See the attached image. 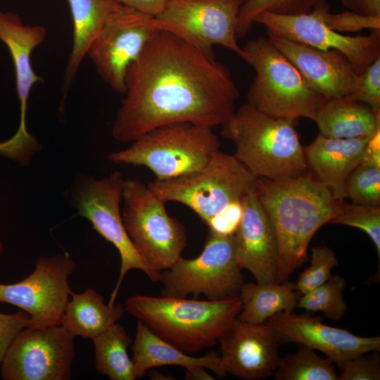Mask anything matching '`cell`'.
<instances>
[{
	"mask_svg": "<svg viewBox=\"0 0 380 380\" xmlns=\"http://www.w3.org/2000/svg\"><path fill=\"white\" fill-rule=\"evenodd\" d=\"M125 84L112 126L113 138L123 143L172 123L222 125L235 112L239 96L224 64L163 30L129 65Z\"/></svg>",
	"mask_w": 380,
	"mask_h": 380,
	"instance_id": "6da1fadb",
	"label": "cell"
},
{
	"mask_svg": "<svg viewBox=\"0 0 380 380\" xmlns=\"http://www.w3.org/2000/svg\"><path fill=\"white\" fill-rule=\"evenodd\" d=\"M255 191L277 239L276 282L281 283L305 262L312 238L340 213L344 203L308 172L279 179L259 177Z\"/></svg>",
	"mask_w": 380,
	"mask_h": 380,
	"instance_id": "7a4b0ae2",
	"label": "cell"
},
{
	"mask_svg": "<svg viewBox=\"0 0 380 380\" xmlns=\"http://www.w3.org/2000/svg\"><path fill=\"white\" fill-rule=\"evenodd\" d=\"M125 305L158 336L191 355L215 346L242 308L239 296L198 300L134 295Z\"/></svg>",
	"mask_w": 380,
	"mask_h": 380,
	"instance_id": "3957f363",
	"label": "cell"
},
{
	"mask_svg": "<svg viewBox=\"0 0 380 380\" xmlns=\"http://www.w3.org/2000/svg\"><path fill=\"white\" fill-rule=\"evenodd\" d=\"M296 121L269 115L246 103L221 125V135L234 143V156L257 178L293 177L308 169Z\"/></svg>",
	"mask_w": 380,
	"mask_h": 380,
	"instance_id": "277c9868",
	"label": "cell"
},
{
	"mask_svg": "<svg viewBox=\"0 0 380 380\" xmlns=\"http://www.w3.org/2000/svg\"><path fill=\"white\" fill-rule=\"evenodd\" d=\"M239 57L255 71L247 103L262 113L279 118L313 120L328 100L308 85L268 37L260 36L248 41Z\"/></svg>",
	"mask_w": 380,
	"mask_h": 380,
	"instance_id": "5b68a950",
	"label": "cell"
},
{
	"mask_svg": "<svg viewBox=\"0 0 380 380\" xmlns=\"http://www.w3.org/2000/svg\"><path fill=\"white\" fill-rule=\"evenodd\" d=\"M127 148L109 153L115 164L144 166L164 180L203 167L220 142L213 128L190 122H176L154 128L131 142Z\"/></svg>",
	"mask_w": 380,
	"mask_h": 380,
	"instance_id": "8992f818",
	"label": "cell"
},
{
	"mask_svg": "<svg viewBox=\"0 0 380 380\" xmlns=\"http://www.w3.org/2000/svg\"><path fill=\"white\" fill-rule=\"evenodd\" d=\"M125 182L118 171L102 179L80 174L64 194L77 214L88 220L92 228L112 243L120 254V274L108 303L110 305L115 304L124 278L131 270L142 271L152 281L160 279V272L146 261L125 228L120 211Z\"/></svg>",
	"mask_w": 380,
	"mask_h": 380,
	"instance_id": "52a82bcc",
	"label": "cell"
},
{
	"mask_svg": "<svg viewBox=\"0 0 380 380\" xmlns=\"http://www.w3.org/2000/svg\"><path fill=\"white\" fill-rule=\"evenodd\" d=\"M257 177L235 156L218 151L201 169L147 184L165 203H182L205 223L234 202H242Z\"/></svg>",
	"mask_w": 380,
	"mask_h": 380,
	"instance_id": "ba28073f",
	"label": "cell"
},
{
	"mask_svg": "<svg viewBox=\"0 0 380 380\" xmlns=\"http://www.w3.org/2000/svg\"><path fill=\"white\" fill-rule=\"evenodd\" d=\"M122 217L133 244L156 271L170 268L186 247L183 224L170 217L165 202L141 181L125 182Z\"/></svg>",
	"mask_w": 380,
	"mask_h": 380,
	"instance_id": "9c48e42d",
	"label": "cell"
},
{
	"mask_svg": "<svg viewBox=\"0 0 380 380\" xmlns=\"http://www.w3.org/2000/svg\"><path fill=\"white\" fill-rule=\"evenodd\" d=\"M161 295L194 298L203 295L208 300L239 296L244 283L237 260L234 235L208 231L202 252L196 258L182 256L160 272Z\"/></svg>",
	"mask_w": 380,
	"mask_h": 380,
	"instance_id": "30bf717a",
	"label": "cell"
},
{
	"mask_svg": "<svg viewBox=\"0 0 380 380\" xmlns=\"http://www.w3.org/2000/svg\"><path fill=\"white\" fill-rule=\"evenodd\" d=\"M246 0H169L156 18L168 31L215 58L213 47L224 46L240 56L236 27Z\"/></svg>",
	"mask_w": 380,
	"mask_h": 380,
	"instance_id": "8fae6325",
	"label": "cell"
},
{
	"mask_svg": "<svg viewBox=\"0 0 380 380\" xmlns=\"http://www.w3.org/2000/svg\"><path fill=\"white\" fill-rule=\"evenodd\" d=\"M46 36L44 26L25 25L18 15L0 11V41L6 45L12 58L20 103L18 129L11 137L0 141V155L23 166L31 164L33 156L42 149L40 143L27 131L26 118L31 90L35 84L44 82L34 72L31 56Z\"/></svg>",
	"mask_w": 380,
	"mask_h": 380,
	"instance_id": "7c38bea8",
	"label": "cell"
},
{
	"mask_svg": "<svg viewBox=\"0 0 380 380\" xmlns=\"http://www.w3.org/2000/svg\"><path fill=\"white\" fill-rule=\"evenodd\" d=\"M74 338L61 325L26 327L2 358L4 380H67L76 355Z\"/></svg>",
	"mask_w": 380,
	"mask_h": 380,
	"instance_id": "4fadbf2b",
	"label": "cell"
},
{
	"mask_svg": "<svg viewBox=\"0 0 380 380\" xmlns=\"http://www.w3.org/2000/svg\"><path fill=\"white\" fill-rule=\"evenodd\" d=\"M77 264L68 252L39 257L33 272L14 284H0V302L15 305L30 317V327L61 325L72 292L68 277Z\"/></svg>",
	"mask_w": 380,
	"mask_h": 380,
	"instance_id": "5bb4252c",
	"label": "cell"
},
{
	"mask_svg": "<svg viewBox=\"0 0 380 380\" xmlns=\"http://www.w3.org/2000/svg\"><path fill=\"white\" fill-rule=\"evenodd\" d=\"M160 30L156 17L122 5L92 42L87 56L102 80L124 94L127 68Z\"/></svg>",
	"mask_w": 380,
	"mask_h": 380,
	"instance_id": "9a60e30c",
	"label": "cell"
},
{
	"mask_svg": "<svg viewBox=\"0 0 380 380\" xmlns=\"http://www.w3.org/2000/svg\"><path fill=\"white\" fill-rule=\"evenodd\" d=\"M268 35L284 38L322 50L342 53L360 75L380 56V29L365 36L344 35L330 28L317 6L311 12L281 15L264 11L255 18Z\"/></svg>",
	"mask_w": 380,
	"mask_h": 380,
	"instance_id": "2e32d148",
	"label": "cell"
},
{
	"mask_svg": "<svg viewBox=\"0 0 380 380\" xmlns=\"http://www.w3.org/2000/svg\"><path fill=\"white\" fill-rule=\"evenodd\" d=\"M279 341L293 342L324 353L337 365L354 357L380 350V337L357 336L324 324L310 312H280L265 322Z\"/></svg>",
	"mask_w": 380,
	"mask_h": 380,
	"instance_id": "e0dca14e",
	"label": "cell"
},
{
	"mask_svg": "<svg viewBox=\"0 0 380 380\" xmlns=\"http://www.w3.org/2000/svg\"><path fill=\"white\" fill-rule=\"evenodd\" d=\"M218 342L224 372L241 379L267 378L274 373L281 358L279 340L266 322L251 323L236 318Z\"/></svg>",
	"mask_w": 380,
	"mask_h": 380,
	"instance_id": "ac0fdd59",
	"label": "cell"
},
{
	"mask_svg": "<svg viewBox=\"0 0 380 380\" xmlns=\"http://www.w3.org/2000/svg\"><path fill=\"white\" fill-rule=\"evenodd\" d=\"M272 43L299 70L308 85L327 99L346 97L357 89L358 75L336 50H322L268 35Z\"/></svg>",
	"mask_w": 380,
	"mask_h": 380,
	"instance_id": "d6986e66",
	"label": "cell"
},
{
	"mask_svg": "<svg viewBox=\"0 0 380 380\" xmlns=\"http://www.w3.org/2000/svg\"><path fill=\"white\" fill-rule=\"evenodd\" d=\"M234 239L240 268L248 270L258 284L275 283L279 258L277 239L255 188L243 201V214Z\"/></svg>",
	"mask_w": 380,
	"mask_h": 380,
	"instance_id": "ffe728a7",
	"label": "cell"
},
{
	"mask_svg": "<svg viewBox=\"0 0 380 380\" xmlns=\"http://www.w3.org/2000/svg\"><path fill=\"white\" fill-rule=\"evenodd\" d=\"M369 139H334L319 133L304 148L308 167L314 176L341 201L346 198L348 179L360 165Z\"/></svg>",
	"mask_w": 380,
	"mask_h": 380,
	"instance_id": "44dd1931",
	"label": "cell"
},
{
	"mask_svg": "<svg viewBox=\"0 0 380 380\" xmlns=\"http://www.w3.org/2000/svg\"><path fill=\"white\" fill-rule=\"evenodd\" d=\"M132 343V360L136 379L142 378L149 369L164 366H178L184 369L200 366L212 371L219 377L227 375L220 356L215 352H210L203 356L187 354L158 336L140 319H137Z\"/></svg>",
	"mask_w": 380,
	"mask_h": 380,
	"instance_id": "7402d4cb",
	"label": "cell"
},
{
	"mask_svg": "<svg viewBox=\"0 0 380 380\" xmlns=\"http://www.w3.org/2000/svg\"><path fill=\"white\" fill-rule=\"evenodd\" d=\"M72 24V46L65 70L61 107L87 51L107 23L122 6L117 0H66Z\"/></svg>",
	"mask_w": 380,
	"mask_h": 380,
	"instance_id": "603a6c76",
	"label": "cell"
},
{
	"mask_svg": "<svg viewBox=\"0 0 380 380\" xmlns=\"http://www.w3.org/2000/svg\"><path fill=\"white\" fill-rule=\"evenodd\" d=\"M313 121L329 138H370L380 130V110L347 97L328 99Z\"/></svg>",
	"mask_w": 380,
	"mask_h": 380,
	"instance_id": "cb8c5ba5",
	"label": "cell"
},
{
	"mask_svg": "<svg viewBox=\"0 0 380 380\" xmlns=\"http://www.w3.org/2000/svg\"><path fill=\"white\" fill-rule=\"evenodd\" d=\"M61 320V325L73 337L93 339L124 315L120 303L106 304L102 296L91 288L71 293Z\"/></svg>",
	"mask_w": 380,
	"mask_h": 380,
	"instance_id": "d4e9b609",
	"label": "cell"
},
{
	"mask_svg": "<svg viewBox=\"0 0 380 380\" xmlns=\"http://www.w3.org/2000/svg\"><path fill=\"white\" fill-rule=\"evenodd\" d=\"M300 296L295 283L289 280L263 284L244 282L239 293L242 308L236 318L251 323H264L278 312H293Z\"/></svg>",
	"mask_w": 380,
	"mask_h": 380,
	"instance_id": "484cf974",
	"label": "cell"
},
{
	"mask_svg": "<svg viewBox=\"0 0 380 380\" xmlns=\"http://www.w3.org/2000/svg\"><path fill=\"white\" fill-rule=\"evenodd\" d=\"M91 341L98 372L111 380L136 379L133 362L127 352L132 340L121 325H111Z\"/></svg>",
	"mask_w": 380,
	"mask_h": 380,
	"instance_id": "4316f807",
	"label": "cell"
},
{
	"mask_svg": "<svg viewBox=\"0 0 380 380\" xmlns=\"http://www.w3.org/2000/svg\"><path fill=\"white\" fill-rule=\"evenodd\" d=\"M298 345L296 352L280 358L273 373L276 380H338L330 359L318 356L306 346Z\"/></svg>",
	"mask_w": 380,
	"mask_h": 380,
	"instance_id": "83f0119b",
	"label": "cell"
},
{
	"mask_svg": "<svg viewBox=\"0 0 380 380\" xmlns=\"http://www.w3.org/2000/svg\"><path fill=\"white\" fill-rule=\"evenodd\" d=\"M346 281L338 275L332 276L323 284L303 294L297 307L308 312H322L329 319H340L348 310L343 292Z\"/></svg>",
	"mask_w": 380,
	"mask_h": 380,
	"instance_id": "f1b7e54d",
	"label": "cell"
},
{
	"mask_svg": "<svg viewBox=\"0 0 380 380\" xmlns=\"http://www.w3.org/2000/svg\"><path fill=\"white\" fill-rule=\"evenodd\" d=\"M324 2L327 0H246L239 14L237 37L246 35L253 27L255 18L264 11L281 15L308 13Z\"/></svg>",
	"mask_w": 380,
	"mask_h": 380,
	"instance_id": "f546056e",
	"label": "cell"
},
{
	"mask_svg": "<svg viewBox=\"0 0 380 380\" xmlns=\"http://www.w3.org/2000/svg\"><path fill=\"white\" fill-rule=\"evenodd\" d=\"M346 192L353 203L379 206L380 167L360 164L348 179Z\"/></svg>",
	"mask_w": 380,
	"mask_h": 380,
	"instance_id": "4dcf8cb0",
	"label": "cell"
},
{
	"mask_svg": "<svg viewBox=\"0 0 380 380\" xmlns=\"http://www.w3.org/2000/svg\"><path fill=\"white\" fill-rule=\"evenodd\" d=\"M329 223L355 227L365 232L374 242L380 258V208L356 203L343 204Z\"/></svg>",
	"mask_w": 380,
	"mask_h": 380,
	"instance_id": "1f68e13d",
	"label": "cell"
},
{
	"mask_svg": "<svg viewBox=\"0 0 380 380\" xmlns=\"http://www.w3.org/2000/svg\"><path fill=\"white\" fill-rule=\"evenodd\" d=\"M338 264L334 252L326 246L312 248L310 265L299 276L296 284L297 291L305 294L328 281L331 270Z\"/></svg>",
	"mask_w": 380,
	"mask_h": 380,
	"instance_id": "d6a6232c",
	"label": "cell"
},
{
	"mask_svg": "<svg viewBox=\"0 0 380 380\" xmlns=\"http://www.w3.org/2000/svg\"><path fill=\"white\" fill-rule=\"evenodd\" d=\"M327 25L337 32H357L363 29H380V16H366L352 11L331 14L327 2L319 4Z\"/></svg>",
	"mask_w": 380,
	"mask_h": 380,
	"instance_id": "836d02e7",
	"label": "cell"
},
{
	"mask_svg": "<svg viewBox=\"0 0 380 380\" xmlns=\"http://www.w3.org/2000/svg\"><path fill=\"white\" fill-rule=\"evenodd\" d=\"M346 97L380 110V56L360 74L357 89Z\"/></svg>",
	"mask_w": 380,
	"mask_h": 380,
	"instance_id": "e575fe53",
	"label": "cell"
},
{
	"mask_svg": "<svg viewBox=\"0 0 380 380\" xmlns=\"http://www.w3.org/2000/svg\"><path fill=\"white\" fill-rule=\"evenodd\" d=\"M358 355L338 364V380L380 379V359L377 354Z\"/></svg>",
	"mask_w": 380,
	"mask_h": 380,
	"instance_id": "d590c367",
	"label": "cell"
},
{
	"mask_svg": "<svg viewBox=\"0 0 380 380\" xmlns=\"http://www.w3.org/2000/svg\"><path fill=\"white\" fill-rule=\"evenodd\" d=\"M30 327V317L27 313L0 312V362L15 336L23 329Z\"/></svg>",
	"mask_w": 380,
	"mask_h": 380,
	"instance_id": "8d00e7d4",
	"label": "cell"
},
{
	"mask_svg": "<svg viewBox=\"0 0 380 380\" xmlns=\"http://www.w3.org/2000/svg\"><path fill=\"white\" fill-rule=\"evenodd\" d=\"M243 214V201L234 202L212 217L206 224L209 230L222 235H234Z\"/></svg>",
	"mask_w": 380,
	"mask_h": 380,
	"instance_id": "74e56055",
	"label": "cell"
},
{
	"mask_svg": "<svg viewBox=\"0 0 380 380\" xmlns=\"http://www.w3.org/2000/svg\"><path fill=\"white\" fill-rule=\"evenodd\" d=\"M138 11L156 17L165 8L169 0H117Z\"/></svg>",
	"mask_w": 380,
	"mask_h": 380,
	"instance_id": "f35d334b",
	"label": "cell"
},
{
	"mask_svg": "<svg viewBox=\"0 0 380 380\" xmlns=\"http://www.w3.org/2000/svg\"><path fill=\"white\" fill-rule=\"evenodd\" d=\"M350 11L366 16H380V0H339Z\"/></svg>",
	"mask_w": 380,
	"mask_h": 380,
	"instance_id": "ab89813d",
	"label": "cell"
},
{
	"mask_svg": "<svg viewBox=\"0 0 380 380\" xmlns=\"http://www.w3.org/2000/svg\"><path fill=\"white\" fill-rule=\"evenodd\" d=\"M360 164L380 167V130L369 139Z\"/></svg>",
	"mask_w": 380,
	"mask_h": 380,
	"instance_id": "60d3db41",
	"label": "cell"
},
{
	"mask_svg": "<svg viewBox=\"0 0 380 380\" xmlns=\"http://www.w3.org/2000/svg\"><path fill=\"white\" fill-rule=\"evenodd\" d=\"M206 368L195 366L185 369L184 377L189 380H213L215 378L206 371Z\"/></svg>",
	"mask_w": 380,
	"mask_h": 380,
	"instance_id": "b9f144b4",
	"label": "cell"
},
{
	"mask_svg": "<svg viewBox=\"0 0 380 380\" xmlns=\"http://www.w3.org/2000/svg\"><path fill=\"white\" fill-rule=\"evenodd\" d=\"M148 376L150 379L154 380H172L175 379L174 376H167L156 370H151L148 372Z\"/></svg>",
	"mask_w": 380,
	"mask_h": 380,
	"instance_id": "7bdbcfd3",
	"label": "cell"
},
{
	"mask_svg": "<svg viewBox=\"0 0 380 380\" xmlns=\"http://www.w3.org/2000/svg\"><path fill=\"white\" fill-rule=\"evenodd\" d=\"M4 244H3V242L0 240V257L1 254L4 253Z\"/></svg>",
	"mask_w": 380,
	"mask_h": 380,
	"instance_id": "ee69618b",
	"label": "cell"
}]
</instances>
